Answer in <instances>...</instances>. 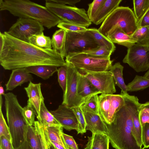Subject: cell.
<instances>
[{"mask_svg": "<svg viewBox=\"0 0 149 149\" xmlns=\"http://www.w3.org/2000/svg\"><path fill=\"white\" fill-rule=\"evenodd\" d=\"M3 45L0 51V64L6 70L38 65L60 67L66 63L56 50L44 49L13 37L5 31L3 33Z\"/></svg>", "mask_w": 149, "mask_h": 149, "instance_id": "cell-1", "label": "cell"}, {"mask_svg": "<svg viewBox=\"0 0 149 149\" xmlns=\"http://www.w3.org/2000/svg\"><path fill=\"white\" fill-rule=\"evenodd\" d=\"M133 2L134 13L137 23L149 8V0H134Z\"/></svg>", "mask_w": 149, "mask_h": 149, "instance_id": "cell-33", "label": "cell"}, {"mask_svg": "<svg viewBox=\"0 0 149 149\" xmlns=\"http://www.w3.org/2000/svg\"><path fill=\"white\" fill-rule=\"evenodd\" d=\"M77 91L79 95L84 99L93 94H101L84 74L79 71L78 74Z\"/></svg>", "mask_w": 149, "mask_h": 149, "instance_id": "cell-19", "label": "cell"}, {"mask_svg": "<svg viewBox=\"0 0 149 149\" xmlns=\"http://www.w3.org/2000/svg\"><path fill=\"white\" fill-rule=\"evenodd\" d=\"M109 139L106 134L92 133L88 137V142L85 149H109Z\"/></svg>", "mask_w": 149, "mask_h": 149, "instance_id": "cell-22", "label": "cell"}, {"mask_svg": "<svg viewBox=\"0 0 149 149\" xmlns=\"http://www.w3.org/2000/svg\"><path fill=\"white\" fill-rule=\"evenodd\" d=\"M4 94V89L3 87L1 84L0 86V95H3Z\"/></svg>", "mask_w": 149, "mask_h": 149, "instance_id": "cell-53", "label": "cell"}, {"mask_svg": "<svg viewBox=\"0 0 149 149\" xmlns=\"http://www.w3.org/2000/svg\"><path fill=\"white\" fill-rule=\"evenodd\" d=\"M29 73H32L46 80L52 76L58 70L56 66L48 65H38L25 68Z\"/></svg>", "mask_w": 149, "mask_h": 149, "instance_id": "cell-26", "label": "cell"}, {"mask_svg": "<svg viewBox=\"0 0 149 149\" xmlns=\"http://www.w3.org/2000/svg\"></svg>", "mask_w": 149, "mask_h": 149, "instance_id": "cell-57", "label": "cell"}, {"mask_svg": "<svg viewBox=\"0 0 149 149\" xmlns=\"http://www.w3.org/2000/svg\"><path fill=\"white\" fill-rule=\"evenodd\" d=\"M0 107V137L4 136L12 142V137L10 130L4 118Z\"/></svg>", "mask_w": 149, "mask_h": 149, "instance_id": "cell-41", "label": "cell"}, {"mask_svg": "<svg viewBox=\"0 0 149 149\" xmlns=\"http://www.w3.org/2000/svg\"><path fill=\"white\" fill-rule=\"evenodd\" d=\"M15 149H32L29 143L26 140L19 147Z\"/></svg>", "mask_w": 149, "mask_h": 149, "instance_id": "cell-49", "label": "cell"}, {"mask_svg": "<svg viewBox=\"0 0 149 149\" xmlns=\"http://www.w3.org/2000/svg\"><path fill=\"white\" fill-rule=\"evenodd\" d=\"M116 27H119L129 36L136 29V19L134 12L128 7L121 6L116 8L105 19L98 29L107 37L108 33Z\"/></svg>", "mask_w": 149, "mask_h": 149, "instance_id": "cell-5", "label": "cell"}, {"mask_svg": "<svg viewBox=\"0 0 149 149\" xmlns=\"http://www.w3.org/2000/svg\"><path fill=\"white\" fill-rule=\"evenodd\" d=\"M72 108L76 115L78 122V127L76 130L77 134H82L86 132V123L83 112L80 106Z\"/></svg>", "mask_w": 149, "mask_h": 149, "instance_id": "cell-35", "label": "cell"}, {"mask_svg": "<svg viewBox=\"0 0 149 149\" xmlns=\"http://www.w3.org/2000/svg\"><path fill=\"white\" fill-rule=\"evenodd\" d=\"M26 140L32 149H41L39 140L34 126H29Z\"/></svg>", "mask_w": 149, "mask_h": 149, "instance_id": "cell-37", "label": "cell"}, {"mask_svg": "<svg viewBox=\"0 0 149 149\" xmlns=\"http://www.w3.org/2000/svg\"><path fill=\"white\" fill-rule=\"evenodd\" d=\"M41 83L34 84L30 81L28 86L25 87L28 100L33 106L36 112V116L39 114L41 102L44 99L41 91Z\"/></svg>", "mask_w": 149, "mask_h": 149, "instance_id": "cell-16", "label": "cell"}, {"mask_svg": "<svg viewBox=\"0 0 149 149\" xmlns=\"http://www.w3.org/2000/svg\"><path fill=\"white\" fill-rule=\"evenodd\" d=\"M98 94L92 95L85 99L80 106L83 111H87L99 115Z\"/></svg>", "mask_w": 149, "mask_h": 149, "instance_id": "cell-28", "label": "cell"}, {"mask_svg": "<svg viewBox=\"0 0 149 149\" xmlns=\"http://www.w3.org/2000/svg\"><path fill=\"white\" fill-rule=\"evenodd\" d=\"M63 128L61 125L51 126L45 127V131L49 140L57 142L65 148L61 136Z\"/></svg>", "mask_w": 149, "mask_h": 149, "instance_id": "cell-31", "label": "cell"}, {"mask_svg": "<svg viewBox=\"0 0 149 149\" xmlns=\"http://www.w3.org/2000/svg\"><path fill=\"white\" fill-rule=\"evenodd\" d=\"M124 104L116 113L110 124H106L109 142L115 149H143L134 136L132 113V97L127 93L122 94Z\"/></svg>", "mask_w": 149, "mask_h": 149, "instance_id": "cell-2", "label": "cell"}, {"mask_svg": "<svg viewBox=\"0 0 149 149\" xmlns=\"http://www.w3.org/2000/svg\"><path fill=\"white\" fill-rule=\"evenodd\" d=\"M142 140L143 149L149 147V123H146L142 127Z\"/></svg>", "mask_w": 149, "mask_h": 149, "instance_id": "cell-43", "label": "cell"}, {"mask_svg": "<svg viewBox=\"0 0 149 149\" xmlns=\"http://www.w3.org/2000/svg\"><path fill=\"white\" fill-rule=\"evenodd\" d=\"M138 44L149 45V26L137 27L131 36Z\"/></svg>", "mask_w": 149, "mask_h": 149, "instance_id": "cell-29", "label": "cell"}, {"mask_svg": "<svg viewBox=\"0 0 149 149\" xmlns=\"http://www.w3.org/2000/svg\"><path fill=\"white\" fill-rule=\"evenodd\" d=\"M3 33L0 32V51L2 49L3 45Z\"/></svg>", "mask_w": 149, "mask_h": 149, "instance_id": "cell-52", "label": "cell"}, {"mask_svg": "<svg viewBox=\"0 0 149 149\" xmlns=\"http://www.w3.org/2000/svg\"><path fill=\"white\" fill-rule=\"evenodd\" d=\"M4 105L12 143L16 148L26 140L29 125L22 114L23 107L19 104L17 96L11 92L5 93Z\"/></svg>", "mask_w": 149, "mask_h": 149, "instance_id": "cell-4", "label": "cell"}, {"mask_svg": "<svg viewBox=\"0 0 149 149\" xmlns=\"http://www.w3.org/2000/svg\"><path fill=\"white\" fill-rule=\"evenodd\" d=\"M137 72L146 71L149 69V45L136 43L128 48L123 60Z\"/></svg>", "mask_w": 149, "mask_h": 149, "instance_id": "cell-11", "label": "cell"}, {"mask_svg": "<svg viewBox=\"0 0 149 149\" xmlns=\"http://www.w3.org/2000/svg\"><path fill=\"white\" fill-rule=\"evenodd\" d=\"M0 10L19 18L34 19L48 29L62 22L45 6L29 0H0Z\"/></svg>", "mask_w": 149, "mask_h": 149, "instance_id": "cell-3", "label": "cell"}, {"mask_svg": "<svg viewBox=\"0 0 149 149\" xmlns=\"http://www.w3.org/2000/svg\"><path fill=\"white\" fill-rule=\"evenodd\" d=\"M123 66L118 62L112 65L109 70L112 74L115 83L121 90V91L127 92V85L123 77Z\"/></svg>", "mask_w": 149, "mask_h": 149, "instance_id": "cell-27", "label": "cell"}, {"mask_svg": "<svg viewBox=\"0 0 149 149\" xmlns=\"http://www.w3.org/2000/svg\"><path fill=\"white\" fill-rule=\"evenodd\" d=\"M33 125L39 140L41 149H49L44 127L38 121H35Z\"/></svg>", "mask_w": 149, "mask_h": 149, "instance_id": "cell-34", "label": "cell"}, {"mask_svg": "<svg viewBox=\"0 0 149 149\" xmlns=\"http://www.w3.org/2000/svg\"><path fill=\"white\" fill-rule=\"evenodd\" d=\"M58 80L59 84L63 93L66 90L67 79V66L65 65L60 67L57 71Z\"/></svg>", "mask_w": 149, "mask_h": 149, "instance_id": "cell-40", "label": "cell"}, {"mask_svg": "<svg viewBox=\"0 0 149 149\" xmlns=\"http://www.w3.org/2000/svg\"><path fill=\"white\" fill-rule=\"evenodd\" d=\"M66 63L67 66L66 86L65 91L63 93L62 104L72 108L80 106L85 99L80 97L77 92L78 70L71 64Z\"/></svg>", "mask_w": 149, "mask_h": 149, "instance_id": "cell-12", "label": "cell"}, {"mask_svg": "<svg viewBox=\"0 0 149 149\" xmlns=\"http://www.w3.org/2000/svg\"><path fill=\"white\" fill-rule=\"evenodd\" d=\"M83 112L86 123V130H90L92 133L107 134L106 124L99 115L87 111Z\"/></svg>", "mask_w": 149, "mask_h": 149, "instance_id": "cell-17", "label": "cell"}, {"mask_svg": "<svg viewBox=\"0 0 149 149\" xmlns=\"http://www.w3.org/2000/svg\"><path fill=\"white\" fill-rule=\"evenodd\" d=\"M66 32L60 29L53 34L51 38L52 48L64 58Z\"/></svg>", "mask_w": 149, "mask_h": 149, "instance_id": "cell-25", "label": "cell"}, {"mask_svg": "<svg viewBox=\"0 0 149 149\" xmlns=\"http://www.w3.org/2000/svg\"><path fill=\"white\" fill-rule=\"evenodd\" d=\"M127 91H136L149 87V79L143 76L136 75L133 80L127 85Z\"/></svg>", "mask_w": 149, "mask_h": 149, "instance_id": "cell-32", "label": "cell"}, {"mask_svg": "<svg viewBox=\"0 0 149 149\" xmlns=\"http://www.w3.org/2000/svg\"><path fill=\"white\" fill-rule=\"evenodd\" d=\"M49 142L53 145L56 149H66L65 148L60 144L48 139Z\"/></svg>", "mask_w": 149, "mask_h": 149, "instance_id": "cell-50", "label": "cell"}, {"mask_svg": "<svg viewBox=\"0 0 149 149\" xmlns=\"http://www.w3.org/2000/svg\"><path fill=\"white\" fill-rule=\"evenodd\" d=\"M32 75L25 68H19L12 70L9 79L6 85V90L11 91L22 84L31 81Z\"/></svg>", "mask_w": 149, "mask_h": 149, "instance_id": "cell-15", "label": "cell"}, {"mask_svg": "<svg viewBox=\"0 0 149 149\" xmlns=\"http://www.w3.org/2000/svg\"><path fill=\"white\" fill-rule=\"evenodd\" d=\"M48 141L49 149H56L53 145L49 142L48 139Z\"/></svg>", "mask_w": 149, "mask_h": 149, "instance_id": "cell-54", "label": "cell"}, {"mask_svg": "<svg viewBox=\"0 0 149 149\" xmlns=\"http://www.w3.org/2000/svg\"><path fill=\"white\" fill-rule=\"evenodd\" d=\"M139 118L141 127L143 126L146 123H149V113L148 111L140 110Z\"/></svg>", "mask_w": 149, "mask_h": 149, "instance_id": "cell-46", "label": "cell"}, {"mask_svg": "<svg viewBox=\"0 0 149 149\" xmlns=\"http://www.w3.org/2000/svg\"><path fill=\"white\" fill-rule=\"evenodd\" d=\"M64 144L65 148L66 149H72V148H70V147H69L68 146L66 145H65V144Z\"/></svg>", "mask_w": 149, "mask_h": 149, "instance_id": "cell-56", "label": "cell"}, {"mask_svg": "<svg viewBox=\"0 0 149 149\" xmlns=\"http://www.w3.org/2000/svg\"><path fill=\"white\" fill-rule=\"evenodd\" d=\"M51 1L64 5L68 4L74 6L75 4L79 2L80 0H49Z\"/></svg>", "mask_w": 149, "mask_h": 149, "instance_id": "cell-48", "label": "cell"}, {"mask_svg": "<svg viewBox=\"0 0 149 149\" xmlns=\"http://www.w3.org/2000/svg\"><path fill=\"white\" fill-rule=\"evenodd\" d=\"M143 76L146 78L149 79V69L145 73Z\"/></svg>", "mask_w": 149, "mask_h": 149, "instance_id": "cell-55", "label": "cell"}, {"mask_svg": "<svg viewBox=\"0 0 149 149\" xmlns=\"http://www.w3.org/2000/svg\"><path fill=\"white\" fill-rule=\"evenodd\" d=\"M36 118L38 122L45 128L51 126L61 125L53 115L48 111L44 102L41 103L40 111Z\"/></svg>", "mask_w": 149, "mask_h": 149, "instance_id": "cell-23", "label": "cell"}, {"mask_svg": "<svg viewBox=\"0 0 149 149\" xmlns=\"http://www.w3.org/2000/svg\"><path fill=\"white\" fill-rule=\"evenodd\" d=\"M29 42L43 49H52L51 39L49 37L45 36L43 32L32 36L29 38Z\"/></svg>", "mask_w": 149, "mask_h": 149, "instance_id": "cell-30", "label": "cell"}, {"mask_svg": "<svg viewBox=\"0 0 149 149\" xmlns=\"http://www.w3.org/2000/svg\"><path fill=\"white\" fill-rule=\"evenodd\" d=\"M45 1V7L62 22L86 28L92 24L84 8L58 3L49 0Z\"/></svg>", "mask_w": 149, "mask_h": 149, "instance_id": "cell-7", "label": "cell"}, {"mask_svg": "<svg viewBox=\"0 0 149 149\" xmlns=\"http://www.w3.org/2000/svg\"><path fill=\"white\" fill-rule=\"evenodd\" d=\"M86 31L97 44L98 46H103L111 52H114L116 47L106 36L101 33L98 29H88Z\"/></svg>", "mask_w": 149, "mask_h": 149, "instance_id": "cell-24", "label": "cell"}, {"mask_svg": "<svg viewBox=\"0 0 149 149\" xmlns=\"http://www.w3.org/2000/svg\"><path fill=\"white\" fill-rule=\"evenodd\" d=\"M43 26L39 22L34 19L19 18L6 32L16 38L29 42V38L32 36L43 32Z\"/></svg>", "mask_w": 149, "mask_h": 149, "instance_id": "cell-8", "label": "cell"}, {"mask_svg": "<svg viewBox=\"0 0 149 149\" xmlns=\"http://www.w3.org/2000/svg\"><path fill=\"white\" fill-rule=\"evenodd\" d=\"M140 109L145 110L149 113V101L143 104L141 103Z\"/></svg>", "mask_w": 149, "mask_h": 149, "instance_id": "cell-51", "label": "cell"}, {"mask_svg": "<svg viewBox=\"0 0 149 149\" xmlns=\"http://www.w3.org/2000/svg\"><path fill=\"white\" fill-rule=\"evenodd\" d=\"M64 144L72 149H79L77 144L72 136L65 134L63 132L61 135Z\"/></svg>", "mask_w": 149, "mask_h": 149, "instance_id": "cell-44", "label": "cell"}, {"mask_svg": "<svg viewBox=\"0 0 149 149\" xmlns=\"http://www.w3.org/2000/svg\"><path fill=\"white\" fill-rule=\"evenodd\" d=\"M60 29L65 30L66 32H81L86 31L87 28L75 24L61 22L57 26Z\"/></svg>", "mask_w": 149, "mask_h": 149, "instance_id": "cell-39", "label": "cell"}, {"mask_svg": "<svg viewBox=\"0 0 149 149\" xmlns=\"http://www.w3.org/2000/svg\"><path fill=\"white\" fill-rule=\"evenodd\" d=\"M107 37L113 43L123 46L129 48L136 43V41L119 27H116L108 34Z\"/></svg>", "mask_w": 149, "mask_h": 149, "instance_id": "cell-18", "label": "cell"}, {"mask_svg": "<svg viewBox=\"0 0 149 149\" xmlns=\"http://www.w3.org/2000/svg\"><path fill=\"white\" fill-rule=\"evenodd\" d=\"M98 97L99 115L106 124H110L113 121L116 113L124 104V98L120 94H101Z\"/></svg>", "mask_w": 149, "mask_h": 149, "instance_id": "cell-10", "label": "cell"}, {"mask_svg": "<svg viewBox=\"0 0 149 149\" xmlns=\"http://www.w3.org/2000/svg\"><path fill=\"white\" fill-rule=\"evenodd\" d=\"M22 114L28 125L30 126L34 125L36 113L33 106L28 100L27 105L23 108Z\"/></svg>", "mask_w": 149, "mask_h": 149, "instance_id": "cell-36", "label": "cell"}, {"mask_svg": "<svg viewBox=\"0 0 149 149\" xmlns=\"http://www.w3.org/2000/svg\"><path fill=\"white\" fill-rule=\"evenodd\" d=\"M65 61L79 71L92 72L109 71L113 61L110 56H96L83 52L70 54Z\"/></svg>", "mask_w": 149, "mask_h": 149, "instance_id": "cell-6", "label": "cell"}, {"mask_svg": "<svg viewBox=\"0 0 149 149\" xmlns=\"http://www.w3.org/2000/svg\"><path fill=\"white\" fill-rule=\"evenodd\" d=\"M101 94H113L116 92L113 75L109 71L92 72L82 71Z\"/></svg>", "mask_w": 149, "mask_h": 149, "instance_id": "cell-13", "label": "cell"}, {"mask_svg": "<svg viewBox=\"0 0 149 149\" xmlns=\"http://www.w3.org/2000/svg\"><path fill=\"white\" fill-rule=\"evenodd\" d=\"M83 52L91 55L98 57L111 56L112 53L106 48L102 46H98L95 48Z\"/></svg>", "mask_w": 149, "mask_h": 149, "instance_id": "cell-42", "label": "cell"}, {"mask_svg": "<svg viewBox=\"0 0 149 149\" xmlns=\"http://www.w3.org/2000/svg\"><path fill=\"white\" fill-rule=\"evenodd\" d=\"M140 104L137 97L133 95L132 113L134 136L139 145L142 147V127L139 118Z\"/></svg>", "mask_w": 149, "mask_h": 149, "instance_id": "cell-20", "label": "cell"}, {"mask_svg": "<svg viewBox=\"0 0 149 149\" xmlns=\"http://www.w3.org/2000/svg\"><path fill=\"white\" fill-rule=\"evenodd\" d=\"M50 112L63 128L68 131L77 130L78 122L72 108L61 104L56 109Z\"/></svg>", "mask_w": 149, "mask_h": 149, "instance_id": "cell-14", "label": "cell"}, {"mask_svg": "<svg viewBox=\"0 0 149 149\" xmlns=\"http://www.w3.org/2000/svg\"><path fill=\"white\" fill-rule=\"evenodd\" d=\"M66 33L65 57L70 54L83 52L98 46L86 31Z\"/></svg>", "mask_w": 149, "mask_h": 149, "instance_id": "cell-9", "label": "cell"}, {"mask_svg": "<svg viewBox=\"0 0 149 149\" xmlns=\"http://www.w3.org/2000/svg\"><path fill=\"white\" fill-rule=\"evenodd\" d=\"M0 149H15L12 142L4 136L0 137Z\"/></svg>", "mask_w": 149, "mask_h": 149, "instance_id": "cell-45", "label": "cell"}, {"mask_svg": "<svg viewBox=\"0 0 149 149\" xmlns=\"http://www.w3.org/2000/svg\"><path fill=\"white\" fill-rule=\"evenodd\" d=\"M105 1V0H94L88 4L87 13L92 22Z\"/></svg>", "mask_w": 149, "mask_h": 149, "instance_id": "cell-38", "label": "cell"}, {"mask_svg": "<svg viewBox=\"0 0 149 149\" xmlns=\"http://www.w3.org/2000/svg\"><path fill=\"white\" fill-rule=\"evenodd\" d=\"M149 26V8L137 23V27Z\"/></svg>", "mask_w": 149, "mask_h": 149, "instance_id": "cell-47", "label": "cell"}, {"mask_svg": "<svg viewBox=\"0 0 149 149\" xmlns=\"http://www.w3.org/2000/svg\"><path fill=\"white\" fill-rule=\"evenodd\" d=\"M122 1V0H105L92 22L96 25L102 23L115 9L119 6Z\"/></svg>", "mask_w": 149, "mask_h": 149, "instance_id": "cell-21", "label": "cell"}]
</instances>
